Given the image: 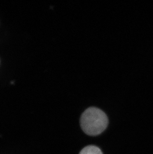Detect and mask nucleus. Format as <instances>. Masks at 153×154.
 I'll list each match as a JSON object with an SVG mask.
<instances>
[{
	"label": "nucleus",
	"mask_w": 153,
	"mask_h": 154,
	"mask_svg": "<svg viewBox=\"0 0 153 154\" xmlns=\"http://www.w3.org/2000/svg\"><path fill=\"white\" fill-rule=\"evenodd\" d=\"M108 124L107 115L98 108H88L81 115V128L84 132L88 135H100L106 129Z\"/></svg>",
	"instance_id": "nucleus-1"
},
{
	"label": "nucleus",
	"mask_w": 153,
	"mask_h": 154,
	"mask_svg": "<svg viewBox=\"0 0 153 154\" xmlns=\"http://www.w3.org/2000/svg\"><path fill=\"white\" fill-rule=\"evenodd\" d=\"M79 154H103L101 150L95 146L90 145L85 147Z\"/></svg>",
	"instance_id": "nucleus-2"
}]
</instances>
